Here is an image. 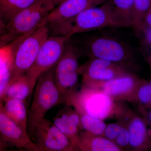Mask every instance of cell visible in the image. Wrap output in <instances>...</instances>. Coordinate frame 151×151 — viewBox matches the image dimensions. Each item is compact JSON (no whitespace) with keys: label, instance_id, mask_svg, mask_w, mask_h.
<instances>
[{"label":"cell","instance_id":"obj_9","mask_svg":"<svg viewBox=\"0 0 151 151\" xmlns=\"http://www.w3.org/2000/svg\"><path fill=\"white\" fill-rule=\"evenodd\" d=\"M71 38L59 35L48 37L41 47L34 63L26 74L37 81L42 74L55 66L62 55L65 43Z\"/></svg>","mask_w":151,"mask_h":151},{"label":"cell","instance_id":"obj_4","mask_svg":"<svg viewBox=\"0 0 151 151\" xmlns=\"http://www.w3.org/2000/svg\"><path fill=\"white\" fill-rule=\"evenodd\" d=\"M54 7L52 0H37L17 14L6 25L5 32L0 37V47L47 24V17Z\"/></svg>","mask_w":151,"mask_h":151},{"label":"cell","instance_id":"obj_21","mask_svg":"<svg viewBox=\"0 0 151 151\" xmlns=\"http://www.w3.org/2000/svg\"><path fill=\"white\" fill-rule=\"evenodd\" d=\"M79 115L82 131L97 136H103L107 125L104 121L85 114Z\"/></svg>","mask_w":151,"mask_h":151},{"label":"cell","instance_id":"obj_19","mask_svg":"<svg viewBox=\"0 0 151 151\" xmlns=\"http://www.w3.org/2000/svg\"><path fill=\"white\" fill-rule=\"evenodd\" d=\"M4 109L14 122L27 132L28 112L24 100L11 98L4 100Z\"/></svg>","mask_w":151,"mask_h":151},{"label":"cell","instance_id":"obj_34","mask_svg":"<svg viewBox=\"0 0 151 151\" xmlns=\"http://www.w3.org/2000/svg\"><path fill=\"white\" fill-rule=\"evenodd\" d=\"M148 62L151 68V54L148 58Z\"/></svg>","mask_w":151,"mask_h":151},{"label":"cell","instance_id":"obj_13","mask_svg":"<svg viewBox=\"0 0 151 151\" xmlns=\"http://www.w3.org/2000/svg\"><path fill=\"white\" fill-rule=\"evenodd\" d=\"M129 135V150L151 151V128L140 115L131 110L123 120Z\"/></svg>","mask_w":151,"mask_h":151},{"label":"cell","instance_id":"obj_18","mask_svg":"<svg viewBox=\"0 0 151 151\" xmlns=\"http://www.w3.org/2000/svg\"><path fill=\"white\" fill-rule=\"evenodd\" d=\"M104 4L123 28L132 27L134 0H108Z\"/></svg>","mask_w":151,"mask_h":151},{"label":"cell","instance_id":"obj_31","mask_svg":"<svg viewBox=\"0 0 151 151\" xmlns=\"http://www.w3.org/2000/svg\"><path fill=\"white\" fill-rule=\"evenodd\" d=\"M6 25L0 15V37L4 35L5 32Z\"/></svg>","mask_w":151,"mask_h":151},{"label":"cell","instance_id":"obj_7","mask_svg":"<svg viewBox=\"0 0 151 151\" xmlns=\"http://www.w3.org/2000/svg\"><path fill=\"white\" fill-rule=\"evenodd\" d=\"M90 58H96L118 63L131 69L134 56L131 49L117 39L101 36L92 38L86 43Z\"/></svg>","mask_w":151,"mask_h":151},{"label":"cell","instance_id":"obj_28","mask_svg":"<svg viewBox=\"0 0 151 151\" xmlns=\"http://www.w3.org/2000/svg\"><path fill=\"white\" fill-rule=\"evenodd\" d=\"M138 110L141 117L145 120L149 127L151 128V108L147 109L142 105L138 104Z\"/></svg>","mask_w":151,"mask_h":151},{"label":"cell","instance_id":"obj_20","mask_svg":"<svg viewBox=\"0 0 151 151\" xmlns=\"http://www.w3.org/2000/svg\"><path fill=\"white\" fill-rule=\"evenodd\" d=\"M37 0H0V15L6 25L15 16Z\"/></svg>","mask_w":151,"mask_h":151},{"label":"cell","instance_id":"obj_24","mask_svg":"<svg viewBox=\"0 0 151 151\" xmlns=\"http://www.w3.org/2000/svg\"><path fill=\"white\" fill-rule=\"evenodd\" d=\"M12 78L11 67L0 70V104L2 103L4 95L8 87Z\"/></svg>","mask_w":151,"mask_h":151},{"label":"cell","instance_id":"obj_32","mask_svg":"<svg viewBox=\"0 0 151 151\" xmlns=\"http://www.w3.org/2000/svg\"><path fill=\"white\" fill-rule=\"evenodd\" d=\"M7 146L6 144L3 142L1 136H0V151H4L6 150Z\"/></svg>","mask_w":151,"mask_h":151},{"label":"cell","instance_id":"obj_3","mask_svg":"<svg viewBox=\"0 0 151 151\" xmlns=\"http://www.w3.org/2000/svg\"><path fill=\"white\" fill-rule=\"evenodd\" d=\"M48 26L50 33L52 35L70 37L76 34L105 28H123L104 4L100 7L96 6L86 9L61 23Z\"/></svg>","mask_w":151,"mask_h":151},{"label":"cell","instance_id":"obj_30","mask_svg":"<svg viewBox=\"0 0 151 151\" xmlns=\"http://www.w3.org/2000/svg\"><path fill=\"white\" fill-rule=\"evenodd\" d=\"M145 35V39L147 42L151 45V27H146L141 31Z\"/></svg>","mask_w":151,"mask_h":151},{"label":"cell","instance_id":"obj_25","mask_svg":"<svg viewBox=\"0 0 151 151\" xmlns=\"http://www.w3.org/2000/svg\"><path fill=\"white\" fill-rule=\"evenodd\" d=\"M122 124V129L118 137L114 141V143L119 147L122 151L129 150V135L126 124L120 121Z\"/></svg>","mask_w":151,"mask_h":151},{"label":"cell","instance_id":"obj_11","mask_svg":"<svg viewBox=\"0 0 151 151\" xmlns=\"http://www.w3.org/2000/svg\"><path fill=\"white\" fill-rule=\"evenodd\" d=\"M0 136L3 142L29 151H41L37 145L25 131L6 114L3 103L0 104Z\"/></svg>","mask_w":151,"mask_h":151},{"label":"cell","instance_id":"obj_15","mask_svg":"<svg viewBox=\"0 0 151 151\" xmlns=\"http://www.w3.org/2000/svg\"><path fill=\"white\" fill-rule=\"evenodd\" d=\"M105 0H67L55 7L47 18V24L61 23L72 18L82 11L97 6Z\"/></svg>","mask_w":151,"mask_h":151},{"label":"cell","instance_id":"obj_5","mask_svg":"<svg viewBox=\"0 0 151 151\" xmlns=\"http://www.w3.org/2000/svg\"><path fill=\"white\" fill-rule=\"evenodd\" d=\"M49 34L48 25L45 24L10 43L12 52L11 81L25 74L29 70Z\"/></svg>","mask_w":151,"mask_h":151},{"label":"cell","instance_id":"obj_23","mask_svg":"<svg viewBox=\"0 0 151 151\" xmlns=\"http://www.w3.org/2000/svg\"><path fill=\"white\" fill-rule=\"evenodd\" d=\"M137 103L147 109L151 108V81L142 79L137 92Z\"/></svg>","mask_w":151,"mask_h":151},{"label":"cell","instance_id":"obj_8","mask_svg":"<svg viewBox=\"0 0 151 151\" xmlns=\"http://www.w3.org/2000/svg\"><path fill=\"white\" fill-rule=\"evenodd\" d=\"M132 72L123 65L96 58H90L78 68V73L82 76L83 85L91 88Z\"/></svg>","mask_w":151,"mask_h":151},{"label":"cell","instance_id":"obj_2","mask_svg":"<svg viewBox=\"0 0 151 151\" xmlns=\"http://www.w3.org/2000/svg\"><path fill=\"white\" fill-rule=\"evenodd\" d=\"M55 66L39 76L35 88L33 99L28 112L27 132L32 140L36 128L45 118L47 112L55 105L68 104L67 98L55 83Z\"/></svg>","mask_w":151,"mask_h":151},{"label":"cell","instance_id":"obj_12","mask_svg":"<svg viewBox=\"0 0 151 151\" xmlns=\"http://www.w3.org/2000/svg\"><path fill=\"white\" fill-rule=\"evenodd\" d=\"M141 80L142 78L132 72L97 84L92 88L102 90L117 101L137 103V92Z\"/></svg>","mask_w":151,"mask_h":151},{"label":"cell","instance_id":"obj_33","mask_svg":"<svg viewBox=\"0 0 151 151\" xmlns=\"http://www.w3.org/2000/svg\"><path fill=\"white\" fill-rule=\"evenodd\" d=\"M65 1H67V0H52L55 7L56 6H57L60 4V3Z\"/></svg>","mask_w":151,"mask_h":151},{"label":"cell","instance_id":"obj_1","mask_svg":"<svg viewBox=\"0 0 151 151\" xmlns=\"http://www.w3.org/2000/svg\"><path fill=\"white\" fill-rule=\"evenodd\" d=\"M79 114L104 120H123L131 110L124 102L114 100L100 89L82 85L81 89L69 96L68 104Z\"/></svg>","mask_w":151,"mask_h":151},{"label":"cell","instance_id":"obj_10","mask_svg":"<svg viewBox=\"0 0 151 151\" xmlns=\"http://www.w3.org/2000/svg\"><path fill=\"white\" fill-rule=\"evenodd\" d=\"M33 140L41 151H76L67 137L45 118L36 128Z\"/></svg>","mask_w":151,"mask_h":151},{"label":"cell","instance_id":"obj_6","mask_svg":"<svg viewBox=\"0 0 151 151\" xmlns=\"http://www.w3.org/2000/svg\"><path fill=\"white\" fill-rule=\"evenodd\" d=\"M65 43L63 52L54 67L55 83L60 92L68 97L78 90V68L79 52L78 47L70 40Z\"/></svg>","mask_w":151,"mask_h":151},{"label":"cell","instance_id":"obj_26","mask_svg":"<svg viewBox=\"0 0 151 151\" xmlns=\"http://www.w3.org/2000/svg\"><path fill=\"white\" fill-rule=\"evenodd\" d=\"M12 52L10 44L0 47V70L11 67Z\"/></svg>","mask_w":151,"mask_h":151},{"label":"cell","instance_id":"obj_14","mask_svg":"<svg viewBox=\"0 0 151 151\" xmlns=\"http://www.w3.org/2000/svg\"><path fill=\"white\" fill-rule=\"evenodd\" d=\"M53 124L70 140L76 151H80L78 138L82 130L78 112L71 105L65 104L54 117Z\"/></svg>","mask_w":151,"mask_h":151},{"label":"cell","instance_id":"obj_17","mask_svg":"<svg viewBox=\"0 0 151 151\" xmlns=\"http://www.w3.org/2000/svg\"><path fill=\"white\" fill-rule=\"evenodd\" d=\"M37 82L26 73L11 80L3 101L11 98L25 101L35 89Z\"/></svg>","mask_w":151,"mask_h":151},{"label":"cell","instance_id":"obj_27","mask_svg":"<svg viewBox=\"0 0 151 151\" xmlns=\"http://www.w3.org/2000/svg\"><path fill=\"white\" fill-rule=\"evenodd\" d=\"M122 124L118 122L107 125L104 132L103 137L114 142L122 129Z\"/></svg>","mask_w":151,"mask_h":151},{"label":"cell","instance_id":"obj_16","mask_svg":"<svg viewBox=\"0 0 151 151\" xmlns=\"http://www.w3.org/2000/svg\"><path fill=\"white\" fill-rule=\"evenodd\" d=\"M78 146L81 151H123L114 142L103 136L92 134L81 131L78 138Z\"/></svg>","mask_w":151,"mask_h":151},{"label":"cell","instance_id":"obj_22","mask_svg":"<svg viewBox=\"0 0 151 151\" xmlns=\"http://www.w3.org/2000/svg\"><path fill=\"white\" fill-rule=\"evenodd\" d=\"M151 6V0H134L132 26L137 34L141 32L143 17Z\"/></svg>","mask_w":151,"mask_h":151},{"label":"cell","instance_id":"obj_29","mask_svg":"<svg viewBox=\"0 0 151 151\" xmlns=\"http://www.w3.org/2000/svg\"><path fill=\"white\" fill-rule=\"evenodd\" d=\"M151 27V6L143 17L141 32L142 30L146 27Z\"/></svg>","mask_w":151,"mask_h":151}]
</instances>
